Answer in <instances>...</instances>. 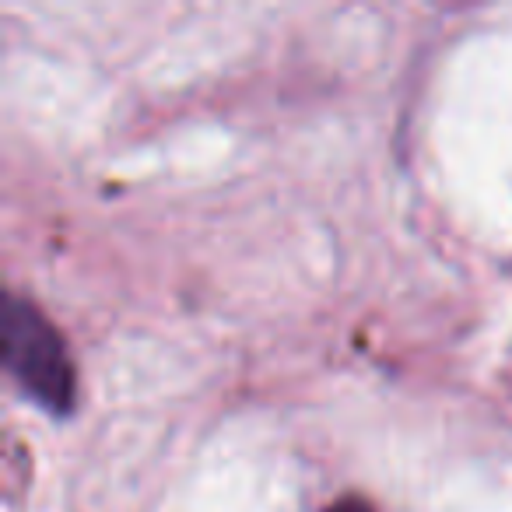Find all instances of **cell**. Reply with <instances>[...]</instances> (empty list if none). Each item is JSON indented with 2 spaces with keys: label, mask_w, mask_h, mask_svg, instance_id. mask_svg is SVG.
I'll return each mask as SVG.
<instances>
[{
  "label": "cell",
  "mask_w": 512,
  "mask_h": 512,
  "mask_svg": "<svg viewBox=\"0 0 512 512\" xmlns=\"http://www.w3.org/2000/svg\"><path fill=\"white\" fill-rule=\"evenodd\" d=\"M327 512H376V509H372V502H365V498L351 495V498H341V502H334Z\"/></svg>",
  "instance_id": "7a4b0ae2"
},
{
  "label": "cell",
  "mask_w": 512,
  "mask_h": 512,
  "mask_svg": "<svg viewBox=\"0 0 512 512\" xmlns=\"http://www.w3.org/2000/svg\"><path fill=\"white\" fill-rule=\"evenodd\" d=\"M0 355L29 400L67 418L78 404V372L60 330L32 302L8 295L0 313Z\"/></svg>",
  "instance_id": "6da1fadb"
}]
</instances>
